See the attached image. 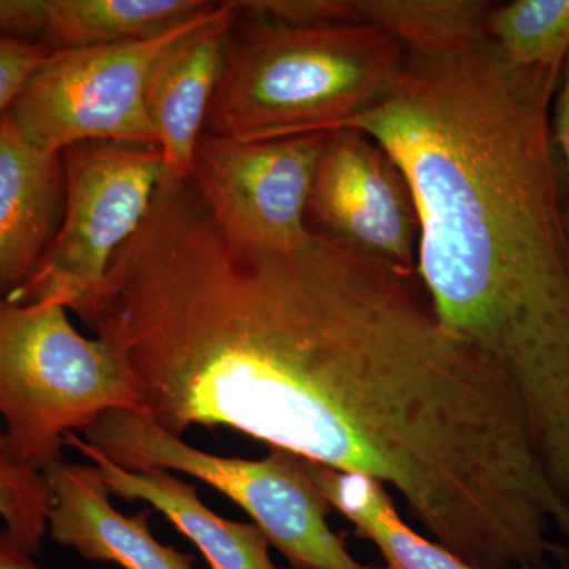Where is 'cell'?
<instances>
[{
	"label": "cell",
	"instance_id": "cell-1",
	"mask_svg": "<svg viewBox=\"0 0 569 569\" xmlns=\"http://www.w3.org/2000/svg\"><path fill=\"white\" fill-rule=\"evenodd\" d=\"M561 70L515 66L486 36L407 52L391 96L340 127L399 164L419 282L445 328L507 373L548 455L569 452V223L550 130Z\"/></svg>",
	"mask_w": 569,
	"mask_h": 569
},
{
	"label": "cell",
	"instance_id": "cell-2",
	"mask_svg": "<svg viewBox=\"0 0 569 569\" xmlns=\"http://www.w3.org/2000/svg\"><path fill=\"white\" fill-rule=\"evenodd\" d=\"M406 59L399 41L362 22L293 28L241 11L204 132L238 141L332 132L383 103Z\"/></svg>",
	"mask_w": 569,
	"mask_h": 569
},
{
	"label": "cell",
	"instance_id": "cell-3",
	"mask_svg": "<svg viewBox=\"0 0 569 569\" xmlns=\"http://www.w3.org/2000/svg\"><path fill=\"white\" fill-rule=\"evenodd\" d=\"M111 410L140 411L121 353L80 335L61 305L0 298V422L10 458L43 471L62 459L67 433Z\"/></svg>",
	"mask_w": 569,
	"mask_h": 569
},
{
	"label": "cell",
	"instance_id": "cell-4",
	"mask_svg": "<svg viewBox=\"0 0 569 569\" xmlns=\"http://www.w3.org/2000/svg\"><path fill=\"white\" fill-rule=\"evenodd\" d=\"M82 433L126 470L179 471L219 490L244 509L295 569H387L351 556L329 527L331 507L299 456L277 448L257 460L209 455L132 410L108 411Z\"/></svg>",
	"mask_w": 569,
	"mask_h": 569
},
{
	"label": "cell",
	"instance_id": "cell-5",
	"mask_svg": "<svg viewBox=\"0 0 569 569\" xmlns=\"http://www.w3.org/2000/svg\"><path fill=\"white\" fill-rule=\"evenodd\" d=\"M66 211L61 230L13 305L56 302L86 326L114 253L138 230L163 179L162 156L151 146L89 141L62 151Z\"/></svg>",
	"mask_w": 569,
	"mask_h": 569
},
{
	"label": "cell",
	"instance_id": "cell-6",
	"mask_svg": "<svg viewBox=\"0 0 569 569\" xmlns=\"http://www.w3.org/2000/svg\"><path fill=\"white\" fill-rule=\"evenodd\" d=\"M212 10L157 39L51 51L11 104L18 133L54 153L89 141L157 148L144 100L153 63Z\"/></svg>",
	"mask_w": 569,
	"mask_h": 569
},
{
	"label": "cell",
	"instance_id": "cell-7",
	"mask_svg": "<svg viewBox=\"0 0 569 569\" xmlns=\"http://www.w3.org/2000/svg\"><path fill=\"white\" fill-rule=\"evenodd\" d=\"M326 137L328 132L238 141L204 132L190 182L234 241L293 250L312 234L307 208Z\"/></svg>",
	"mask_w": 569,
	"mask_h": 569
},
{
	"label": "cell",
	"instance_id": "cell-8",
	"mask_svg": "<svg viewBox=\"0 0 569 569\" xmlns=\"http://www.w3.org/2000/svg\"><path fill=\"white\" fill-rule=\"evenodd\" d=\"M307 222L378 263L417 274L419 220L413 193L395 159L361 130L328 132Z\"/></svg>",
	"mask_w": 569,
	"mask_h": 569
},
{
	"label": "cell",
	"instance_id": "cell-9",
	"mask_svg": "<svg viewBox=\"0 0 569 569\" xmlns=\"http://www.w3.org/2000/svg\"><path fill=\"white\" fill-rule=\"evenodd\" d=\"M239 14L238 2L217 3L203 22L168 44L153 63L144 100L162 156V182L192 178L194 153Z\"/></svg>",
	"mask_w": 569,
	"mask_h": 569
},
{
	"label": "cell",
	"instance_id": "cell-10",
	"mask_svg": "<svg viewBox=\"0 0 569 569\" xmlns=\"http://www.w3.org/2000/svg\"><path fill=\"white\" fill-rule=\"evenodd\" d=\"M50 490L48 530L59 545L86 560L111 561L123 569H193V557L153 537L151 511L122 515L93 466L61 459L41 471Z\"/></svg>",
	"mask_w": 569,
	"mask_h": 569
},
{
	"label": "cell",
	"instance_id": "cell-11",
	"mask_svg": "<svg viewBox=\"0 0 569 569\" xmlns=\"http://www.w3.org/2000/svg\"><path fill=\"white\" fill-rule=\"evenodd\" d=\"M63 211L62 153L29 146L7 112L0 122V298L36 271L61 230Z\"/></svg>",
	"mask_w": 569,
	"mask_h": 569
},
{
	"label": "cell",
	"instance_id": "cell-12",
	"mask_svg": "<svg viewBox=\"0 0 569 569\" xmlns=\"http://www.w3.org/2000/svg\"><path fill=\"white\" fill-rule=\"evenodd\" d=\"M66 445L77 448L99 470L111 496L148 501L203 553L209 569H279L269 556L268 538L254 523L234 522L211 511L197 488L171 471L151 468L132 471L116 466L88 441L67 433Z\"/></svg>",
	"mask_w": 569,
	"mask_h": 569
},
{
	"label": "cell",
	"instance_id": "cell-13",
	"mask_svg": "<svg viewBox=\"0 0 569 569\" xmlns=\"http://www.w3.org/2000/svg\"><path fill=\"white\" fill-rule=\"evenodd\" d=\"M310 478L328 501L369 538L387 569H473L400 518L395 500L376 479L305 460Z\"/></svg>",
	"mask_w": 569,
	"mask_h": 569
},
{
	"label": "cell",
	"instance_id": "cell-14",
	"mask_svg": "<svg viewBox=\"0 0 569 569\" xmlns=\"http://www.w3.org/2000/svg\"><path fill=\"white\" fill-rule=\"evenodd\" d=\"M204 0H47L51 51L157 39L209 13Z\"/></svg>",
	"mask_w": 569,
	"mask_h": 569
},
{
	"label": "cell",
	"instance_id": "cell-15",
	"mask_svg": "<svg viewBox=\"0 0 569 569\" xmlns=\"http://www.w3.org/2000/svg\"><path fill=\"white\" fill-rule=\"evenodd\" d=\"M359 22L389 33L411 54L460 50L485 37L482 0H355Z\"/></svg>",
	"mask_w": 569,
	"mask_h": 569
},
{
	"label": "cell",
	"instance_id": "cell-16",
	"mask_svg": "<svg viewBox=\"0 0 569 569\" xmlns=\"http://www.w3.org/2000/svg\"><path fill=\"white\" fill-rule=\"evenodd\" d=\"M485 33L515 66L563 69L569 54V0L492 3Z\"/></svg>",
	"mask_w": 569,
	"mask_h": 569
},
{
	"label": "cell",
	"instance_id": "cell-17",
	"mask_svg": "<svg viewBox=\"0 0 569 569\" xmlns=\"http://www.w3.org/2000/svg\"><path fill=\"white\" fill-rule=\"evenodd\" d=\"M50 490L43 473L10 458L0 422V518L26 549L39 552L48 530Z\"/></svg>",
	"mask_w": 569,
	"mask_h": 569
},
{
	"label": "cell",
	"instance_id": "cell-18",
	"mask_svg": "<svg viewBox=\"0 0 569 569\" xmlns=\"http://www.w3.org/2000/svg\"><path fill=\"white\" fill-rule=\"evenodd\" d=\"M238 6L250 17L293 28L359 22L353 0H249Z\"/></svg>",
	"mask_w": 569,
	"mask_h": 569
},
{
	"label": "cell",
	"instance_id": "cell-19",
	"mask_svg": "<svg viewBox=\"0 0 569 569\" xmlns=\"http://www.w3.org/2000/svg\"><path fill=\"white\" fill-rule=\"evenodd\" d=\"M50 54V48L44 44L0 37V122L33 71Z\"/></svg>",
	"mask_w": 569,
	"mask_h": 569
},
{
	"label": "cell",
	"instance_id": "cell-20",
	"mask_svg": "<svg viewBox=\"0 0 569 569\" xmlns=\"http://www.w3.org/2000/svg\"><path fill=\"white\" fill-rule=\"evenodd\" d=\"M47 0H0V37L43 44Z\"/></svg>",
	"mask_w": 569,
	"mask_h": 569
},
{
	"label": "cell",
	"instance_id": "cell-21",
	"mask_svg": "<svg viewBox=\"0 0 569 569\" xmlns=\"http://www.w3.org/2000/svg\"><path fill=\"white\" fill-rule=\"evenodd\" d=\"M552 112H550V130H552L553 146L560 159L561 171H565V186H567V216L569 223V54L565 61L559 88L553 97Z\"/></svg>",
	"mask_w": 569,
	"mask_h": 569
},
{
	"label": "cell",
	"instance_id": "cell-22",
	"mask_svg": "<svg viewBox=\"0 0 569 569\" xmlns=\"http://www.w3.org/2000/svg\"><path fill=\"white\" fill-rule=\"evenodd\" d=\"M32 556L9 530H0V569H40Z\"/></svg>",
	"mask_w": 569,
	"mask_h": 569
}]
</instances>
